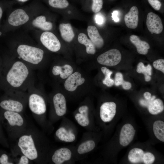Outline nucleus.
I'll use <instances>...</instances> for the list:
<instances>
[{
    "mask_svg": "<svg viewBox=\"0 0 164 164\" xmlns=\"http://www.w3.org/2000/svg\"><path fill=\"white\" fill-rule=\"evenodd\" d=\"M13 148L37 163L43 162L46 148L43 135L37 128L28 126L16 140Z\"/></svg>",
    "mask_w": 164,
    "mask_h": 164,
    "instance_id": "nucleus-1",
    "label": "nucleus"
},
{
    "mask_svg": "<svg viewBox=\"0 0 164 164\" xmlns=\"http://www.w3.org/2000/svg\"><path fill=\"white\" fill-rule=\"evenodd\" d=\"M33 70L23 62L13 56L8 65L5 77L8 91H27L35 85Z\"/></svg>",
    "mask_w": 164,
    "mask_h": 164,
    "instance_id": "nucleus-2",
    "label": "nucleus"
},
{
    "mask_svg": "<svg viewBox=\"0 0 164 164\" xmlns=\"http://www.w3.org/2000/svg\"><path fill=\"white\" fill-rule=\"evenodd\" d=\"M13 56L27 64L33 70L41 67L43 61L44 52L38 46L26 43L13 45Z\"/></svg>",
    "mask_w": 164,
    "mask_h": 164,
    "instance_id": "nucleus-3",
    "label": "nucleus"
},
{
    "mask_svg": "<svg viewBox=\"0 0 164 164\" xmlns=\"http://www.w3.org/2000/svg\"><path fill=\"white\" fill-rule=\"evenodd\" d=\"M0 117L2 126L12 140H16L28 125L23 113L1 110Z\"/></svg>",
    "mask_w": 164,
    "mask_h": 164,
    "instance_id": "nucleus-4",
    "label": "nucleus"
},
{
    "mask_svg": "<svg viewBox=\"0 0 164 164\" xmlns=\"http://www.w3.org/2000/svg\"><path fill=\"white\" fill-rule=\"evenodd\" d=\"M27 104L34 118L41 126L44 125L46 111L45 100L41 91L35 85L28 90Z\"/></svg>",
    "mask_w": 164,
    "mask_h": 164,
    "instance_id": "nucleus-5",
    "label": "nucleus"
},
{
    "mask_svg": "<svg viewBox=\"0 0 164 164\" xmlns=\"http://www.w3.org/2000/svg\"><path fill=\"white\" fill-rule=\"evenodd\" d=\"M27 91H8L7 95L0 100L1 110L23 113L27 104Z\"/></svg>",
    "mask_w": 164,
    "mask_h": 164,
    "instance_id": "nucleus-6",
    "label": "nucleus"
},
{
    "mask_svg": "<svg viewBox=\"0 0 164 164\" xmlns=\"http://www.w3.org/2000/svg\"><path fill=\"white\" fill-rule=\"evenodd\" d=\"M128 158L133 163L143 162L145 164H152L155 160L154 155L151 152H145L141 149L134 148L129 152Z\"/></svg>",
    "mask_w": 164,
    "mask_h": 164,
    "instance_id": "nucleus-7",
    "label": "nucleus"
},
{
    "mask_svg": "<svg viewBox=\"0 0 164 164\" xmlns=\"http://www.w3.org/2000/svg\"><path fill=\"white\" fill-rule=\"evenodd\" d=\"M121 54L116 49L110 50L100 55L97 58L99 64L108 66H114L118 64L121 61Z\"/></svg>",
    "mask_w": 164,
    "mask_h": 164,
    "instance_id": "nucleus-8",
    "label": "nucleus"
},
{
    "mask_svg": "<svg viewBox=\"0 0 164 164\" xmlns=\"http://www.w3.org/2000/svg\"><path fill=\"white\" fill-rule=\"evenodd\" d=\"M39 40L41 44L49 51L53 52L59 51L61 45L56 36L52 32L44 31L41 34Z\"/></svg>",
    "mask_w": 164,
    "mask_h": 164,
    "instance_id": "nucleus-9",
    "label": "nucleus"
},
{
    "mask_svg": "<svg viewBox=\"0 0 164 164\" xmlns=\"http://www.w3.org/2000/svg\"><path fill=\"white\" fill-rule=\"evenodd\" d=\"M30 19L28 12L23 8H18L14 10L8 18L9 24L14 27H18L27 23Z\"/></svg>",
    "mask_w": 164,
    "mask_h": 164,
    "instance_id": "nucleus-10",
    "label": "nucleus"
},
{
    "mask_svg": "<svg viewBox=\"0 0 164 164\" xmlns=\"http://www.w3.org/2000/svg\"><path fill=\"white\" fill-rule=\"evenodd\" d=\"M146 25L149 31L152 34H158L162 31V20L158 15L152 12L149 13L147 16Z\"/></svg>",
    "mask_w": 164,
    "mask_h": 164,
    "instance_id": "nucleus-11",
    "label": "nucleus"
},
{
    "mask_svg": "<svg viewBox=\"0 0 164 164\" xmlns=\"http://www.w3.org/2000/svg\"><path fill=\"white\" fill-rule=\"evenodd\" d=\"M116 105L113 102L103 103L100 108V115L101 120L104 122L111 121L116 113Z\"/></svg>",
    "mask_w": 164,
    "mask_h": 164,
    "instance_id": "nucleus-12",
    "label": "nucleus"
},
{
    "mask_svg": "<svg viewBox=\"0 0 164 164\" xmlns=\"http://www.w3.org/2000/svg\"><path fill=\"white\" fill-rule=\"evenodd\" d=\"M52 102L55 114L58 117L64 115L66 112L67 105L63 94L60 93L55 94L53 96Z\"/></svg>",
    "mask_w": 164,
    "mask_h": 164,
    "instance_id": "nucleus-13",
    "label": "nucleus"
},
{
    "mask_svg": "<svg viewBox=\"0 0 164 164\" xmlns=\"http://www.w3.org/2000/svg\"><path fill=\"white\" fill-rule=\"evenodd\" d=\"M135 130L130 124L124 125L120 132L119 142L123 146H128L132 141L135 134Z\"/></svg>",
    "mask_w": 164,
    "mask_h": 164,
    "instance_id": "nucleus-14",
    "label": "nucleus"
},
{
    "mask_svg": "<svg viewBox=\"0 0 164 164\" xmlns=\"http://www.w3.org/2000/svg\"><path fill=\"white\" fill-rule=\"evenodd\" d=\"M85 79L82 77L80 73L76 72L71 74L65 80L64 87L68 91L73 92L75 91L77 87L84 83Z\"/></svg>",
    "mask_w": 164,
    "mask_h": 164,
    "instance_id": "nucleus-15",
    "label": "nucleus"
},
{
    "mask_svg": "<svg viewBox=\"0 0 164 164\" xmlns=\"http://www.w3.org/2000/svg\"><path fill=\"white\" fill-rule=\"evenodd\" d=\"M72 155V152L68 148H62L56 150L51 158L52 162L55 164H61L69 160Z\"/></svg>",
    "mask_w": 164,
    "mask_h": 164,
    "instance_id": "nucleus-16",
    "label": "nucleus"
},
{
    "mask_svg": "<svg viewBox=\"0 0 164 164\" xmlns=\"http://www.w3.org/2000/svg\"><path fill=\"white\" fill-rule=\"evenodd\" d=\"M124 21L126 26L129 28L135 29L138 22V10L135 6L132 7L124 17Z\"/></svg>",
    "mask_w": 164,
    "mask_h": 164,
    "instance_id": "nucleus-17",
    "label": "nucleus"
},
{
    "mask_svg": "<svg viewBox=\"0 0 164 164\" xmlns=\"http://www.w3.org/2000/svg\"><path fill=\"white\" fill-rule=\"evenodd\" d=\"M87 32L95 47L98 49L102 48L104 45V41L97 28L93 26H89L87 28Z\"/></svg>",
    "mask_w": 164,
    "mask_h": 164,
    "instance_id": "nucleus-18",
    "label": "nucleus"
},
{
    "mask_svg": "<svg viewBox=\"0 0 164 164\" xmlns=\"http://www.w3.org/2000/svg\"><path fill=\"white\" fill-rule=\"evenodd\" d=\"M32 25L35 28L44 31H50L53 27L52 23L47 21L46 17L42 15L36 16L32 21Z\"/></svg>",
    "mask_w": 164,
    "mask_h": 164,
    "instance_id": "nucleus-19",
    "label": "nucleus"
},
{
    "mask_svg": "<svg viewBox=\"0 0 164 164\" xmlns=\"http://www.w3.org/2000/svg\"><path fill=\"white\" fill-rule=\"evenodd\" d=\"M72 67L69 64H65L63 66L55 65L52 67V73L55 76H60L62 79L68 77L73 72Z\"/></svg>",
    "mask_w": 164,
    "mask_h": 164,
    "instance_id": "nucleus-20",
    "label": "nucleus"
},
{
    "mask_svg": "<svg viewBox=\"0 0 164 164\" xmlns=\"http://www.w3.org/2000/svg\"><path fill=\"white\" fill-rule=\"evenodd\" d=\"M129 39L131 43L136 47L138 53L142 55H146L148 53L150 48L148 43L141 40L138 36L134 35H131Z\"/></svg>",
    "mask_w": 164,
    "mask_h": 164,
    "instance_id": "nucleus-21",
    "label": "nucleus"
},
{
    "mask_svg": "<svg viewBox=\"0 0 164 164\" xmlns=\"http://www.w3.org/2000/svg\"><path fill=\"white\" fill-rule=\"evenodd\" d=\"M155 97L153 96L149 100L148 106L149 112L152 114H157L163 111L164 109L163 103L159 99H155Z\"/></svg>",
    "mask_w": 164,
    "mask_h": 164,
    "instance_id": "nucleus-22",
    "label": "nucleus"
},
{
    "mask_svg": "<svg viewBox=\"0 0 164 164\" xmlns=\"http://www.w3.org/2000/svg\"><path fill=\"white\" fill-rule=\"evenodd\" d=\"M59 30L61 36L64 41L70 42L73 40L75 35L70 24H60L59 25Z\"/></svg>",
    "mask_w": 164,
    "mask_h": 164,
    "instance_id": "nucleus-23",
    "label": "nucleus"
},
{
    "mask_svg": "<svg viewBox=\"0 0 164 164\" xmlns=\"http://www.w3.org/2000/svg\"><path fill=\"white\" fill-rule=\"evenodd\" d=\"M55 135L60 140L66 142H72L75 139V136L73 133L67 131L63 127H61L57 130Z\"/></svg>",
    "mask_w": 164,
    "mask_h": 164,
    "instance_id": "nucleus-24",
    "label": "nucleus"
},
{
    "mask_svg": "<svg viewBox=\"0 0 164 164\" xmlns=\"http://www.w3.org/2000/svg\"><path fill=\"white\" fill-rule=\"evenodd\" d=\"M79 42L85 46L86 51L89 54H94L96 52L95 47L91 40L87 36L83 33H80L78 36Z\"/></svg>",
    "mask_w": 164,
    "mask_h": 164,
    "instance_id": "nucleus-25",
    "label": "nucleus"
},
{
    "mask_svg": "<svg viewBox=\"0 0 164 164\" xmlns=\"http://www.w3.org/2000/svg\"><path fill=\"white\" fill-rule=\"evenodd\" d=\"M154 134L160 141L164 142V122L161 120L154 122L153 125Z\"/></svg>",
    "mask_w": 164,
    "mask_h": 164,
    "instance_id": "nucleus-26",
    "label": "nucleus"
},
{
    "mask_svg": "<svg viewBox=\"0 0 164 164\" xmlns=\"http://www.w3.org/2000/svg\"><path fill=\"white\" fill-rule=\"evenodd\" d=\"M11 152L15 164H29L32 163V161L26 156L16 149L13 148Z\"/></svg>",
    "mask_w": 164,
    "mask_h": 164,
    "instance_id": "nucleus-27",
    "label": "nucleus"
},
{
    "mask_svg": "<svg viewBox=\"0 0 164 164\" xmlns=\"http://www.w3.org/2000/svg\"><path fill=\"white\" fill-rule=\"evenodd\" d=\"M152 67L150 64L145 66L142 62L139 63L137 66L136 71L138 73H142L145 76V81L148 82L151 80Z\"/></svg>",
    "mask_w": 164,
    "mask_h": 164,
    "instance_id": "nucleus-28",
    "label": "nucleus"
},
{
    "mask_svg": "<svg viewBox=\"0 0 164 164\" xmlns=\"http://www.w3.org/2000/svg\"><path fill=\"white\" fill-rule=\"evenodd\" d=\"M95 146V143L93 140L86 141L80 145L77 149V152L80 154L88 152L92 150Z\"/></svg>",
    "mask_w": 164,
    "mask_h": 164,
    "instance_id": "nucleus-29",
    "label": "nucleus"
},
{
    "mask_svg": "<svg viewBox=\"0 0 164 164\" xmlns=\"http://www.w3.org/2000/svg\"><path fill=\"white\" fill-rule=\"evenodd\" d=\"M101 70L105 75V78L103 81V84L108 87H111L114 84V80L111 78L112 72L105 67H101Z\"/></svg>",
    "mask_w": 164,
    "mask_h": 164,
    "instance_id": "nucleus-30",
    "label": "nucleus"
},
{
    "mask_svg": "<svg viewBox=\"0 0 164 164\" xmlns=\"http://www.w3.org/2000/svg\"><path fill=\"white\" fill-rule=\"evenodd\" d=\"M14 159L12 154L0 151V164H14Z\"/></svg>",
    "mask_w": 164,
    "mask_h": 164,
    "instance_id": "nucleus-31",
    "label": "nucleus"
},
{
    "mask_svg": "<svg viewBox=\"0 0 164 164\" xmlns=\"http://www.w3.org/2000/svg\"><path fill=\"white\" fill-rule=\"evenodd\" d=\"M48 3L52 7L59 9L66 8L69 5L67 0H48Z\"/></svg>",
    "mask_w": 164,
    "mask_h": 164,
    "instance_id": "nucleus-32",
    "label": "nucleus"
},
{
    "mask_svg": "<svg viewBox=\"0 0 164 164\" xmlns=\"http://www.w3.org/2000/svg\"><path fill=\"white\" fill-rule=\"evenodd\" d=\"M75 118L78 124L82 126H87L89 124L88 117L80 113L76 114Z\"/></svg>",
    "mask_w": 164,
    "mask_h": 164,
    "instance_id": "nucleus-33",
    "label": "nucleus"
},
{
    "mask_svg": "<svg viewBox=\"0 0 164 164\" xmlns=\"http://www.w3.org/2000/svg\"><path fill=\"white\" fill-rule=\"evenodd\" d=\"M92 11L95 13L99 12L102 8L103 5V0H92Z\"/></svg>",
    "mask_w": 164,
    "mask_h": 164,
    "instance_id": "nucleus-34",
    "label": "nucleus"
},
{
    "mask_svg": "<svg viewBox=\"0 0 164 164\" xmlns=\"http://www.w3.org/2000/svg\"><path fill=\"white\" fill-rule=\"evenodd\" d=\"M2 125L0 117V144L3 146L8 148L9 145L8 141L4 134L2 128Z\"/></svg>",
    "mask_w": 164,
    "mask_h": 164,
    "instance_id": "nucleus-35",
    "label": "nucleus"
},
{
    "mask_svg": "<svg viewBox=\"0 0 164 164\" xmlns=\"http://www.w3.org/2000/svg\"><path fill=\"white\" fill-rule=\"evenodd\" d=\"M153 66L155 69L161 71L164 73V60L161 59L155 61Z\"/></svg>",
    "mask_w": 164,
    "mask_h": 164,
    "instance_id": "nucleus-36",
    "label": "nucleus"
},
{
    "mask_svg": "<svg viewBox=\"0 0 164 164\" xmlns=\"http://www.w3.org/2000/svg\"><path fill=\"white\" fill-rule=\"evenodd\" d=\"M94 19L96 23L100 26L104 25L106 21L105 16L102 13L98 12L95 15Z\"/></svg>",
    "mask_w": 164,
    "mask_h": 164,
    "instance_id": "nucleus-37",
    "label": "nucleus"
},
{
    "mask_svg": "<svg viewBox=\"0 0 164 164\" xmlns=\"http://www.w3.org/2000/svg\"><path fill=\"white\" fill-rule=\"evenodd\" d=\"M125 80L123 79L122 74L120 72L117 73L115 75L114 84L116 86H119L122 84Z\"/></svg>",
    "mask_w": 164,
    "mask_h": 164,
    "instance_id": "nucleus-38",
    "label": "nucleus"
},
{
    "mask_svg": "<svg viewBox=\"0 0 164 164\" xmlns=\"http://www.w3.org/2000/svg\"><path fill=\"white\" fill-rule=\"evenodd\" d=\"M150 5L155 10L158 11L161 8L162 4L158 0H148Z\"/></svg>",
    "mask_w": 164,
    "mask_h": 164,
    "instance_id": "nucleus-39",
    "label": "nucleus"
},
{
    "mask_svg": "<svg viewBox=\"0 0 164 164\" xmlns=\"http://www.w3.org/2000/svg\"><path fill=\"white\" fill-rule=\"evenodd\" d=\"M88 110L87 106L83 105L79 108L78 111L80 113L88 117Z\"/></svg>",
    "mask_w": 164,
    "mask_h": 164,
    "instance_id": "nucleus-40",
    "label": "nucleus"
},
{
    "mask_svg": "<svg viewBox=\"0 0 164 164\" xmlns=\"http://www.w3.org/2000/svg\"><path fill=\"white\" fill-rule=\"evenodd\" d=\"M118 12L117 10L114 11L112 13V19L116 22H118L119 19L118 17Z\"/></svg>",
    "mask_w": 164,
    "mask_h": 164,
    "instance_id": "nucleus-41",
    "label": "nucleus"
},
{
    "mask_svg": "<svg viewBox=\"0 0 164 164\" xmlns=\"http://www.w3.org/2000/svg\"><path fill=\"white\" fill-rule=\"evenodd\" d=\"M123 88L125 90H128L130 89L132 87V84L129 82L124 81L122 84Z\"/></svg>",
    "mask_w": 164,
    "mask_h": 164,
    "instance_id": "nucleus-42",
    "label": "nucleus"
},
{
    "mask_svg": "<svg viewBox=\"0 0 164 164\" xmlns=\"http://www.w3.org/2000/svg\"><path fill=\"white\" fill-rule=\"evenodd\" d=\"M145 98L147 100H149L151 97V94L148 92H145L143 94Z\"/></svg>",
    "mask_w": 164,
    "mask_h": 164,
    "instance_id": "nucleus-43",
    "label": "nucleus"
},
{
    "mask_svg": "<svg viewBox=\"0 0 164 164\" xmlns=\"http://www.w3.org/2000/svg\"><path fill=\"white\" fill-rule=\"evenodd\" d=\"M3 14V11L2 8L0 6V19L1 18Z\"/></svg>",
    "mask_w": 164,
    "mask_h": 164,
    "instance_id": "nucleus-44",
    "label": "nucleus"
},
{
    "mask_svg": "<svg viewBox=\"0 0 164 164\" xmlns=\"http://www.w3.org/2000/svg\"><path fill=\"white\" fill-rule=\"evenodd\" d=\"M18 2H25L29 0H17Z\"/></svg>",
    "mask_w": 164,
    "mask_h": 164,
    "instance_id": "nucleus-45",
    "label": "nucleus"
}]
</instances>
